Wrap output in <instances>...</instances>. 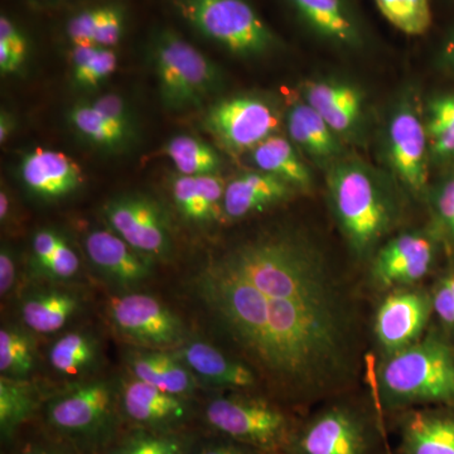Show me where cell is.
Segmentation results:
<instances>
[{
  "label": "cell",
  "instance_id": "cell-46",
  "mask_svg": "<svg viewBox=\"0 0 454 454\" xmlns=\"http://www.w3.org/2000/svg\"><path fill=\"white\" fill-rule=\"evenodd\" d=\"M438 65L454 74V28L448 33L438 50Z\"/></svg>",
  "mask_w": 454,
  "mask_h": 454
},
{
  "label": "cell",
  "instance_id": "cell-20",
  "mask_svg": "<svg viewBox=\"0 0 454 454\" xmlns=\"http://www.w3.org/2000/svg\"><path fill=\"white\" fill-rule=\"evenodd\" d=\"M20 182L29 196L43 202L67 199L83 184L82 167L62 152L35 148L20 158Z\"/></svg>",
  "mask_w": 454,
  "mask_h": 454
},
{
  "label": "cell",
  "instance_id": "cell-43",
  "mask_svg": "<svg viewBox=\"0 0 454 454\" xmlns=\"http://www.w3.org/2000/svg\"><path fill=\"white\" fill-rule=\"evenodd\" d=\"M190 454H264L255 448L236 442L234 439L221 437L200 430L195 444Z\"/></svg>",
  "mask_w": 454,
  "mask_h": 454
},
{
  "label": "cell",
  "instance_id": "cell-19",
  "mask_svg": "<svg viewBox=\"0 0 454 454\" xmlns=\"http://www.w3.org/2000/svg\"><path fill=\"white\" fill-rule=\"evenodd\" d=\"M173 351L202 384L219 391L258 393V372L241 358L226 354L208 340L190 337Z\"/></svg>",
  "mask_w": 454,
  "mask_h": 454
},
{
  "label": "cell",
  "instance_id": "cell-17",
  "mask_svg": "<svg viewBox=\"0 0 454 454\" xmlns=\"http://www.w3.org/2000/svg\"><path fill=\"white\" fill-rule=\"evenodd\" d=\"M127 428L153 432L191 430L200 417L193 397L173 395L129 375L119 385Z\"/></svg>",
  "mask_w": 454,
  "mask_h": 454
},
{
  "label": "cell",
  "instance_id": "cell-39",
  "mask_svg": "<svg viewBox=\"0 0 454 454\" xmlns=\"http://www.w3.org/2000/svg\"><path fill=\"white\" fill-rule=\"evenodd\" d=\"M107 121L128 137L131 142L138 140V124L128 101L118 94H104L89 100Z\"/></svg>",
  "mask_w": 454,
  "mask_h": 454
},
{
  "label": "cell",
  "instance_id": "cell-22",
  "mask_svg": "<svg viewBox=\"0 0 454 454\" xmlns=\"http://www.w3.org/2000/svg\"><path fill=\"white\" fill-rule=\"evenodd\" d=\"M396 454H454V406H422L391 415Z\"/></svg>",
  "mask_w": 454,
  "mask_h": 454
},
{
  "label": "cell",
  "instance_id": "cell-27",
  "mask_svg": "<svg viewBox=\"0 0 454 454\" xmlns=\"http://www.w3.org/2000/svg\"><path fill=\"white\" fill-rule=\"evenodd\" d=\"M103 345L88 328L68 331L52 343L49 363L57 375L65 379L89 380L103 365Z\"/></svg>",
  "mask_w": 454,
  "mask_h": 454
},
{
  "label": "cell",
  "instance_id": "cell-30",
  "mask_svg": "<svg viewBox=\"0 0 454 454\" xmlns=\"http://www.w3.org/2000/svg\"><path fill=\"white\" fill-rule=\"evenodd\" d=\"M40 393L29 380L0 378V437L9 447L31 424L42 406Z\"/></svg>",
  "mask_w": 454,
  "mask_h": 454
},
{
  "label": "cell",
  "instance_id": "cell-2",
  "mask_svg": "<svg viewBox=\"0 0 454 454\" xmlns=\"http://www.w3.org/2000/svg\"><path fill=\"white\" fill-rule=\"evenodd\" d=\"M325 173L334 223L351 255L369 264L376 250L402 226L411 197L389 172L349 152Z\"/></svg>",
  "mask_w": 454,
  "mask_h": 454
},
{
  "label": "cell",
  "instance_id": "cell-11",
  "mask_svg": "<svg viewBox=\"0 0 454 454\" xmlns=\"http://www.w3.org/2000/svg\"><path fill=\"white\" fill-rule=\"evenodd\" d=\"M106 317L114 333L133 348L173 351L190 339L181 317L146 293L113 295L107 301Z\"/></svg>",
  "mask_w": 454,
  "mask_h": 454
},
{
  "label": "cell",
  "instance_id": "cell-24",
  "mask_svg": "<svg viewBox=\"0 0 454 454\" xmlns=\"http://www.w3.org/2000/svg\"><path fill=\"white\" fill-rule=\"evenodd\" d=\"M298 191L282 179L255 169L227 182L223 195V220L240 221L291 201Z\"/></svg>",
  "mask_w": 454,
  "mask_h": 454
},
{
  "label": "cell",
  "instance_id": "cell-6",
  "mask_svg": "<svg viewBox=\"0 0 454 454\" xmlns=\"http://www.w3.org/2000/svg\"><path fill=\"white\" fill-rule=\"evenodd\" d=\"M301 415L274 397L220 391L200 406V430L234 439L264 454H286Z\"/></svg>",
  "mask_w": 454,
  "mask_h": 454
},
{
  "label": "cell",
  "instance_id": "cell-21",
  "mask_svg": "<svg viewBox=\"0 0 454 454\" xmlns=\"http://www.w3.org/2000/svg\"><path fill=\"white\" fill-rule=\"evenodd\" d=\"M284 127L303 157L324 170L348 153V145L301 98L298 90L289 95L284 107Z\"/></svg>",
  "mask_w": 454,
  "mask_h": 454
},
{
  "label": "cell",
  "instance_id": "cell-44",
  "mask_svg": "<svg viewBox=\"0 0 454 454\" xmlns=\"http://www.w3.org/2000/svg\"><path fill=\"white\" fill-rule=\"evenodd\" d=\"M20 278V267L16 252L3 243L0 249V295L2 298H8L14 291Z\"/></svg>",
  "mask_w": 454,
  "mask_h": 454
},
{
  "label": "cell",
  "instance_id": "cell-37",
  "mask_svg": "<svg viewBox=\"0 0 454 454\" xmlns=\"http://www.w3.org/2000/svg\"><path fill=\"white\" fill-rule=\"evenodd\" d=\"M382 17L397 31L411 37L426 35L432 27V0H373Z\"/></svg>",
  "mask_w": 454,
  "mask_h": 454
},
{
  "label": "cell",
  "instance_id": "cell-1",
  "mask_svg": "<svg viewBox=\"0 0 454 454\" xmlns=\"http://www.w3.org/2000/svg\"><path fill=\"white\" fill-rule=\"evenodd\" d=\"M193 293L217 330L301 414L349 393L360 373V312L348 282L306 230L277 225L215 253Z\"/></svg>",
  "mask_w": 454,
  "mask_h": 454
},
{
  "label": "cell",
  "instance_id": "cell-10",
  "mask_svg": "<svg viewBox=\"0 0 454 454\" xmlns=\"http://www.w3.org/2000/svg\"><path fill=\"white\" fill-rule=\"evenodd\" d=\"M202 127L230 154L250 153L264 140L279 134L284 127V109L267 95H232L219 98L206 109Z\"/></svg>",
  "mask_w": 454,
  "mask_h": 454
},
{
  "label": "cell",
  "instance_id": "cell-16",
  "mask_svg": "<svg viewBox=\"0 0 454 454\" xmlns=\"http://www.w3.org/2000/svg\"><path fill=\"white\" fill-rule=\"evenodd\" d=\"M433 316L430 291L418 286L384 293L375 310L372 334L380 358L414 345L429 330Z\"/></svg>",
  "mask_w": 454,
  "mask_h": 454
},
{
  "label": "cell",
  "instance_id": "cell-48",
  "mask_svg": "<svg viewBox=\"0 0 454 454\" xmlns=\"http://www.w3.org/2000/svg\"><path fill=\"white\" fill-rule=\"evenodd\" d=\"M14 130H16V118L8 110L3 109L0 113V143L4 145Z\"/></svg>",
  "mask_w": 454,
  "mask_h": 454
},
{
  "label": "cell",
  "instance_id": "cell-26",
  "mask_svg": "<svg viewBox=\"0 0 454 454\" xmlns=\"http://www.w3.org/2000/svg\"><path fill=\"white\" fill-rule=\"evenodd\" d=\"M226 182L221 175H176L170 195L184 220L196 226H210L223 220Z\"/></svg>",
  "mask_w": 454,
  "mask_h": 454
},
{
  "label": "cell",
  "instance_id": "cell-13",
  "mask_svg": "<svg viewBox=\"0 0 454 454\" xmlns=\"http://www.w3.org/2000/svg\"><path fill=\"white\" fill-rule=\"evenodd\" d=\"M298 92L346 145L364 146L369 139L370 106L365 90L348 77H313Z\"/></svg>",
  "mask_w": 454,
  "mask_h": 454
},
{
  "label": "cell",
  "instance_id": "cell-49",
  "mask_svg": "<svg viewBox=\"0 0 454 454\" xmlns=\"http://www.w3.org/2000/svg\"><path fill=\"white\" fill-rule=\"evenodd\" d=\"M11 211V197H9L8 191L2 188V192H0V221H2V225L8 223Z\"/></svg>",
  "mask_w": 454,
  "mask_h": 454
},
{
  "label": "cell",
  "instance_id": "cell-42",
  "mask_svg": "<svg viewBox=\"0 0 454 454\" xmlns=\"http://www.w3.org/2000/svg\"><path fill=\"white\" fill-rule=\"evenodd\" d=\"M127 26V16L121 5L106 4V16L98 26L92 44L114 49L121 43Z\"/></svg>",
  "mask_w": 454,
  "mask_h": 454
},
{
  "label": "cell",
  "instance_id": "cell-33",
  "mask_svg": "<svg viewBox=\"0 0 454 454\" xmlns=\"http://www.w3.org/2000/svg\"><path fill=\"white\" fill-rule=\"evenodd\" d=\"M37 345L25 325H3L0 330V378L31 380L37 370Z\"/></svg>",
  "mask_w": 454,
  "mask_h": 454
},
{
  "label": "cell",
  "instance_id": "cell-35",
  "mask_svg": "<svg viewBox=\"0 0 454 454\" xmlns=\"http://www.w3.org/2000/svg\"><path fill=\"white\" fill-rule=\"evenodd\" d=\"M428 229L454 262V168L447 169L438 181L430 184L426 201Z\"/></svg>",
  "mask_w": 454,
  "mask_h": 454
},
{
  "label": "cell",
  "instance_id": "cell-36",
  "mask_svg": "<svg viewBox=\"0 0 454 454\" xmlns=\"http://www.w3.org/2000/svg\"><path fill=\"white\" fill-rule=\"evenodd\" d=\"M71 82L76 89H98L118 68L119 57L114 49L85 44L73 46L70 52Z\"/></svg>",
  "mask_w": 454,
  "mask_h": 454
},
{
  "label": "cell",
  "instance_id": "cell-4",
  "mask_svg": "<svg viewBox=\"0 0 454 454\" xmlns=\"http://www.w3.org/2000/svg\"><path fill=\"white\" fill-rule=\"evenodd\" d=\"M41 426L82 454H101L127 428L119 387L89 379L43 400Z\"/></svg>",
  "mask_w": 454,
  "mask_h": 454
},
{
  "label": "cell",
  "instance_id": "cell-15",
  "mask_svg": "<svg viewBox=\"0 0 454 454\" xmlns=\"http://www.w3.org/2000/svg\"><path fill=\"white\" fill-rule=\"evenodd\" d=\"M309 37L345 53L370 49L372 32L355 0H284Z\"/></svg>",
  "mask_w": 454,
  "mask_h": 454
},
{
  "label": "cell",
  "instance_id": "cell-31",
  "mask_svg": "<svg viewBox=\"0 0 454 454\" xmlns=\"http://www.w3.org/2000/svg\"><path fill=\"white\" fill-rule=\"evenodd\" d=\"M200 430L153 432L125 428L101 454H190Z\"/></svg>",
  "mask_w": 454,
  "mask_h": 454
},
{
  "label": "cell",
  "instance_id": "cell-32",
  "mask_svg": "<svg viewBox=\"0 0 454 454\" xmlns=\"http://www.w3.org/2000/svg\"><path fill=\"white\" fill-rule=\"evenodd\" d=\"M67 121L71 129L89 145L106 153H119L127 151L136 143L116 129L95 109L89 100L79 101L68 109Z\"/></svg>",
  "mask_w": 454,
  "mask_h": 454
},
{
  "label": "cell",
  "instance_id": "cell-41",
  "mask_svg": "<svg viewBox=\"0 0 454 454\" xmlns=\"http://www.w3.org/2000/svg\"><path fill=\"white\" fill-rule=\"evenodd\" d=\"M106 4L86 8L74 14L66 23V35L71 46L92 44L101 20L106 16Z\"/></svg>",
  "mask_w": 454,
  "mask_h": 454
},
{
  "label": "cell",
  "instance_id": "cell-38",
  "mask_svg": "<svg viewBox=\"0 0 454 454\" xmlns=\"http://www.w3.org/2000/svg\"><path fill=\"white\" fill-rule=\"evenodd\" d=\"M439 274L432 289L433 316L437 317L441 331L454 340V262Z\"/></svg>",
  "mask_w": 454,
  "mask_h": 454
},
{
  "label": "cell",
  "instance_id": "cell-9",
  "mask_svg": "<svg viewBox=\"0 0 454 454\" xmlns=\"http://www.w3.org/2000/svg\"><path fill=\"white\" fill-rule=\"evenodd\" d=\"M179 18L205 40L240 59L280 52L284 42L252 0H169Z\"/></svg>",
  "mask_w": 454,
  "mask_h": 454
},
{
  "label": "cell",
  "instance_id": "cell-5",
  "mask_svg": "<svg viewBox=\"0 0 454 454\" xmlns=\"http://www.w3.org/2000/svg\"><path fill=\"white\" fill-rule=\"evenodd\" d=\"M384 417L372 397H333L301 415L286 454H390Z\"/></svg>",
  "mask_w": 454,
  "mask_h": 454
},
{
  "label": "cell",
  "instance_id": "cell-18",
  "mask_svg": "<svg viewBox=\"0 0 454 454\" xmlns=\"http://www.w3.org/2000/svg\"><path fill=\"white\" fill-rule=\"evenodd\" d=\"M83 249L95 273L116 294L139 291L153 276L154 260L137 252L109 227L90 230Z\"/></svg>",
  "mask_w": 454,
  "mask_h": 454
},
{
  "label": "cell",
  "instance_id": "cell-12",
  "mask_svg": "<svg viewBox=\"0 0 454 454\" xmlns=\"http://www.w3.org/2000/svg\"><path fill=\"white\" fill-rule=\"evenodd\" d=\"M442 252L443 247L428 226L396 232L370 260V284L382 294L418 286L434 270Z\"/></svg>",
  "mask_w": 454,
  "mask_h": 454
},
{
  "label": "cell",
  "instance_id": "cell-25",
  "mask_svg": "<svg viewBox=\"0 0 454 454\" xmlns=\"http://www.w3.org/2000/svg\"><path fill=\"white\" fill-rule=\"evenodd\" d=\"M127 366L133 378L173 395L193 397L199 389L196 376L169 349L131 348Z\"/></svg>",
  "mask_w": 454,
  "mask_h": 454
},
{
  "label": "cell",
  "instance_id": "cell-45",
  "mask_svg": "<svg viewBox=\"0 0 454 454\" xmlns=\"http://www.w3.org/2000/svg\"><path fill=\"white\" fill-rule=\"evenodd\" d=\"M0 42L7 44L8 49L18 57L26 61L28 56V40L20 28L8 16L0 17Z\"/></svg>",
  "mask_w": 454,
  "mask_h": 454
},
{
  "label": "cell",
  "instance_id": "cell-47",
  "mask_svg": "<svg viewBox=\"0 0 454 454\" xmlns=\"http://www.w3.org/2000/svg\"><path fill=\"white\" fill-rule=\"evenodd\" d=\"M25 62L18 59L11 50L8 49L7 44L0 42V74L2 76H9L18 73Z\"/></svg>",
  "mask_w": 454,
  "mask_h": 454
},
{
  "label": "cell",
  "instance_id": "cell-40",
  "mask_svg": "<svg viewBox=\"0 0 454 454\" xmlns=\"http://www.w3.org/2000/svg\"><path fill=\"white\" fill-rule=\"evenodd\" d=\"M11 446L13 454H82L42 426L28 433L20 430Z\"/></svg>",
  "mask_w": 454,
  "mask_h": 454
},
{
  "label": "cell",
  "instance_id": "cell-28",
  "mask_svg": "<svg viewBox=\"0 0 454 454\" xmlns=\"http://www.w3.org/2000/svg\"><path fill=\"white\" fill-rule=\"evenodd\" d=\"M250 162L256 169L282 179L300 193L312 192L315 175L306 158L288 137L276 134L250 152Z\"/></svg>",
  "mask_w": 454,
  "mask_h": 454
},
{
  "label": "cell",
  "instance_id": "cell-3",
  "mask_svg": "<svg viewBox=\"0 0 454 454\" xmlns=\"http://www.w3.org/2000/svg\"><path fill=\"white\" fill-rule=\"evenodd\" d=\"M372 399L384 415L422 406H454V343L437 328L403 351L380 358Z\"/></svg>",
  "mask_w": 454,
  "mask_h": 454
},
{
  "label": "cell",
  "instance_id": "cell-7",
  "mask_svg": "<svg viewBox=\"0 0 454 454\" xmlns=\"http://www.w3.org/2000/svg\"><path fill=\"white\" fill-rule=\"evenodd\" d=\"M164 109L173 113L201 109L225 86V74L197 47L172 28L158 29L148 44Z\"/></svg>",
  "mask_w": 454,
  "mask_h": 454
},
{
  "label": "cell",
  "instance_id": "cell-29",
  "mask_svg": "<svg viewBox=\"0 0 454 454\" xmlns=\"http://www.w3.org/2000/svg\"><path fill=\"white\" fill-rule=\"evenodd\" d=\"M423 116L432 167L454 168V91L424 98Z\"/></svg>",
  "mask_w": 454,
  "mask_h": 454
},
{
  "label": "cell",
  "instance_id": "cell-8",
  "mask_svg": "<svg viewBox=\"0 0 454 454\" xmlns=\"http://www.w3.org/2000/svg\"><path fill=\"white\" fill-rule=\"evenodd\" d=\"M378 151L384 169L406 195L426 201L432 162L423 100L413 88L403 90L385 109L378 129Z\"/></svg>",
  "mask_w": 454,
  "mask_h": 454
},
{
  "label": "cell",
  "instance_id": "cell-23",
  "mask_svg": "<svg viewBox=\"0 0 454 454\" xmlns=\"http://www.w3.org/2000/svg\"><path fill=\"white\" fill-rule=\"evenodd\" d=\"M83 297L66 284L41 283L23 294L20 304L22 324L32 333L50 336L64 330L82 312Z\"/></svg>",
  "mask_w": 454,
  "mask_h": 454
},
{
  "label": "cell",
  "instance_id": "cell-14",
  "mask_svg": "<svg viewBox=\"0 0 454 454\" xmlns=\"http://www.w3.org/2000/svg\"><path fill=\"white\" fill-rule=\"evenodd\" d=\"M106 226L131 247L166 262L173 254L172 226L168 214L153 197L140 192L121 193L104 205Z\"/></svg>",
  "mask_w": 454,
  "mask_h": 454
},
{
  "label": "cell",
  "instance_id": "cell-34",
  "mask_svg": "<svg viewBox=\"0 0 454 454\" xmlns=\"http://www.w3.org/2000/svg\"><path fill=\"white\" fill-rule=\"evenodd\" d=\"M162 151L178 175H220L223 167V158L214 146L190 134L172 137Z\"/></svg>",
  "mask_w": 454,
  "mask_h": 454
}]
</instances>
